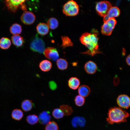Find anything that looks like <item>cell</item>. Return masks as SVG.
I'll use <instances>...</instances> for the list:
<instances>
[{
	"label": "cell",
	"instance_id": "obj_35",
	"mask_svg": "<svg viewBox=\"0 0 130 130\" xmlns=\"http://www.w3.org/2000/svg\"></svg>",
	"mask_w": 130,
	"mask_h": 130
},
{
	"label": "cell",
	"instance_id": "obj_22",
	"mask_svg": "<svg viewBox=\"0 0 130 130\" xmlns=\"http://www.w3.org/2000/svg\"><path fill=\"white\" fill-rule=\"evenodd\" d=\"M23 116V113L20 109H14L12 112V117L13 119L15 120L19 121L21 120Z\"/></svg>",
	"mask_w": 130,
	"mask_h": 130
},
{
	"label": "cell",
	"instance_id": "obj_31",
	"mask_svg": "<svg viewBox=\"0 0 130 130\" xmlns=\"http://www.w3.org/2000/svg\"><path fill=\"white\" fill-rule=\"evenodd\" d=\"M75 104L77 106L80 107L82 106L85 102L84 98L79 95L77 96L74 99Z\"/></svg>",
	"mask_w": 130,
	"mask_h": 130
},
{
	"label": "cell",
	"instance_id": "obj_6",
	"mask_svg": "<svg viewBox=\"0 0 130 130\" xmlns=\"http://www.w3.org/2000/svg\"><path fill=\"white\" fill-rule=\"evenodd\" d=\"M112 7L111 4L107 1L98 2L96 6V10L98 14L101 16L104 17L106 15Z\"/></svg>",
	"mask_w": 130,
	"mask_h": 130
},
{
	"label": "cell",
	"instance_id": "obj_4",
	"mask_svg": "<svg viewBox=\"0 0 130 130\" xmlns=\"http://www.w3.org/2000/svg\"><path fill=\"white\" fill-rule=\"evenodd\" d=\"M30 48L32 51L40 53H43L45 49V45L42 39L36 35L31 42Z\"/></svg>",
	"mask_w": 130,
	"mask_h": 130
},
{
	"label": "cell",
	"instance_id": "obj_24",
	"mask_svg": "<svg viewBox=\"0 0 130 130\" xmlns=\"http://www.w3.org/2000/svg\"><path fill=\"white\" fill-rule=\"evenodd\" d=\"M11 42L8 38L2 37L0 39V47L3 49H8L10 46Z\"/></svg>",
	"mask_w": 130,
	"mask_h": 130
},
{
	"label": "cell",
	"instance_id": "obj_21",
	"mask_svg": "<svg viewBox=\"0 0 130 130\" xmlns=\"http://www.w3.org/2000/svg\"><path fill=\"white\" fill-rule=\"evenodd\" d=\"M10 30L11 33L13 35H19L22 32L21 26L18 24H14L10 27Z\"/></svg>",
	"mask_w": 130,
	"mask_h": 130
},
{
	"label": "cell",
	"instance_id": "obj_11",
	"mask_svg": "<svg viewBox=\"0 0 130 130\" xmlns=\"http://www.w3.org/2000/svg\"><path fill=\"white\" fill-rule=\"evenodd\" d=\"M38 117L39 123L43 125L46 124L51 118L50 113L48 111H42L39 114Z\"/></svg>",
	"mask_w": 130,
	"mask_h": 130
},
{
	"label": "cell",
	"instance_id": "obj_27",
	"mask_svg": "<svg viewBox=\"0 0 130 130\" xmlns=\"http://www.w3.org/2000/svg\"><path fill=\"white\" fill-rule=\"evenodd\" d=\"M47 24L49 28L52 29H54L58 27V22L56 18H51L48 20Z\"/></svg>",
	"mask_w": 130,
	"mask_h": 130
},
{
	"label": "cell",
	"instance_id": "obj_18",
	"mask_svg": "<svg viewBox=\"0 0 130 130\" xmlns=\"http://www.w3.org/2000/svg\"><path fill=\"white\" fill-rule=\"evenodd\" d=\"M34 106V104L31 100L26 99L24 100L21 104V107L25 112L30 111Z\"/></svg>",
	"mask_w": 130,
	"mask_h": 130
},
{
	"label": "cell",
	"instance_id": "obj_29",
	"mask_svg": "<svg viewBox=\"0 0 130 130\" xmlns=\"http://www.w3.org/2000/svg\"><path fill=\"white\" fill-rule=\"evenodd\" d=\"M52 115L54 118L57 119L61 118L65 116L63 112L59 108L54 109L53 111Z\"/></svg>",
	"mask_w": 130,
	"mask_h": 130
},
{
	"label": "cell",
	"instance_id": "obj_8",
	"mask_svg": "<svg viewBox=\"0 0 130 130\" xmlns=\"http://www.w3.org/2000/svg\"><path fill=\"white\" fill-rule=\"evenodd\" d=\"M43 53L45 56L48 59L52 61H57L59 58L58 52L55 48L49 47L45 49Z\"/></svg>",
	"mask_w": 130,
	"mask_h": 130
},
{
	"label": "cell",
	"instance_id": "obj_33",
	"mask_svg": "<svg viewBox=\"0 0 130 130\" xmlns=\"http://www.w3.org/2000/svg\"><path fill=\"white\" fill-rule=\"evenodd\" d=\"M120 82L119 79L117 75H115L113 79V83L115 86H117L119 84Z\"/></svg>",
	"mask_w": 130,
	"mask_h": 130
},
{
	"label": "cell",
	"instance_id": "obj_3",
	"mask_svg": "<svg viewBox=\"0 0 130 130\" xmlns=\"http://www.w3.org/2000/svg\"><path fill=\"white\" fill-rule=\"evenodd\" d=\"M79 10V6L76 2L73 1H69L64 5L62 11L66 16H74L77 15Z\"/></svg>",
	"mask_w": 130,
	"mask_h": 130
},
{
	"label": "cell",
	"instance_id": "obj_7",
	"mask_svg": "<svg viewBox=\"0 0 130 130\" xmlns=\"http://www.w3.org/2000/svg\"><path fill=\"white\" fill-rule=\"evenodd\" d=\"M25 0H7L4 1L5 5L10 11L15 12L18 8L24 4Z\"/></svg>",
	"mask_w": 130,
	"mask_h": 130
},
{
	"label": "cell",
	"instance_id": "obj_23",
	"mask_svg": "<svg viewBox=\"0 0 130 130\" xmlns=\"http://www.w3.org/2000/svg\"><path fill=\"white\" fill-rule=\"evenodd\" d=\"M56 65L58 69L61 70H64L67 68L68 63L66 59L61 58L57 60Z\"/></svg>",
	"mask_w": 130,
	"mask_h": 130
},
{
	"label": "cell",
	"instance_id": "obj_19",
	"mask_svg": "<svg viewBox=\"0 0 130 130\" xmlns=\"http://www.w3.org/2000/svg\"><path fill=\"white\" fill-rule=\"evenodd\" d=\"M90 88L86 85L80 86L78 89V92L79 95L84 98L87 97L90 94Z\"/></svg>",
	"mask_w": 130,
	"mask_h": 130
},
{
	"label": "cell",
	"instance_id": "obj_34",
	"mask_svg": "<svg viewBox=\"0 0 130 130\" xmlns=\"http://www.w3.org/2000/svg\"><path fill=\"white\" fill-rule=\"evenodd\" d=\"M126 61L127 64L130 66V54L126 58Z\"/></svg>",
	"mask_w": 130,
	"mask_h": 130
},
{
	"label": "cell",
	"instance_id": "obj_14",
	"mask_svg": "<svg viewBox=\"0 0 130 130\" xmlns=\"http://www.w3.org/2000/svg\"><path fill=\"white\" fill-rule=\"evenodd\" d=\"M85 120L84 118L79 117H73L71 121V123L72 126L76 127L78 126L81 127L84 126Z\"/></svg>",
	"mask_w": 130,
	"mask_h": 130
},
{
	"label": "cell",
	"instance_id": "obj_28",
	"mask_svg": "<svg viewBox=\"0 0 130 130\" xmlns=\"http://www.w3.org/2000/svg\"><path fill=\"white\" fill-rule=\"evenodd\" d=\"M61 39L62 41L61 46L63 48H64L68 46H72L73 43L68 37L66 36H62Z\"/></svg>",
	"mask_w": 130,
	"mask_h": 130
},
{
	"label": "cell",
	"instance_id": "obj_32",
	"mask_svg": "<svg viewBox=\"0 0 130 130\" xmlns=\"http://www.w3.org/2000/svg\"><path fill=\"white\" fill-rule=\"evenodd\" d=\"M49 87L52 90H55L57 87V85L56 83L54 81H50L49 82Z\"/></svg>",
	"mask_w": 130,
	"mask_h": 130
},
{
	"label": "cell",
	"instance_id": "obj_9",
	"mask_svg": "<svg viewBox=\"0 0 130 130\" xmlns=\"http://www.w3.org/2000/svg\"><path fill=\"white\" fill-rule=\"evenodd\" d=\"M117 101V104L121 108L127 109L130 106V98L127 95H119Z\"/></svg>",
	"mask_w": 130,
	"mask_h": 130
},
{
	"label": "cell",
	"instance_id": "obj_30",
	"mask_svg": "<svg viewBox=\"0 0 130 130\" xmlns=\"http://www.w3.org/2000/svg\"><path fill=\"white\" fill-rule=\"evenodd\" d=\"M58 130V125L54 121H50L46 124L45 128V130Z\"/></svg>",
	"mask_w": 130,
	"mask_h": 130
},
{
	"label": "cell",
	"instance_id": "obj_25",
	"mask_svg": "<svg viewBox=\"0 0 130 130\" xmlns=\"http://www.w3.org/2000/svg\"><path fill=\"white\" fill-rule=\"evenodd\" d=\"M59 108L62 111L65 116H70L73 113V110L71 107L67 105H62L60 106Z\"/></svg>",
	"mask_w": 130,
	"mask_h": 130
},
{
	"label": "cell",
	"instance_id": "obj_13",
	"mask_svg": "<svg viewBox=\"0 0 130 130\" xmlns=\"http://www.w3.org/2000/svg\"><path fill=\"white\" fill-rule=\"evenodd\" d=\"M84 68L85 71L87 73L93 74L96 72L97 67L95 62L91 61H89L85 64Z\"/></svg>",
	"mask_w": 130,
	"mask_h": 130
},
{
	"label": "cell",
	"instance_id": "obj_15",
	"mask_svg": "<svg viewBox=\"0 0 130 130\" xmlns=\"http://www.w3.org/2000/svg\"><path fill=\"white\" fill-rule=\"evenodd\" d=\"M49 28L47 24L44 23L39 24L36 27L37 32L40 35H45L47 34L49 31Z\"/></svg>",
	"mask_w": 130,
	"mask_h": 130
},
{
	"label": "cell",
	"instance_id": "obj_12",
	"mask_svg": "<svg viewBox=\"0 0 130 130\" xmlns=\"http://www.w3.org/2000/svg\"><path fill=\"white\" fill-rule=\"evenodd\" d=\"M119 9L116 6L112 7L110 9L107 14L104 17L103 21L104 22L110 18L118 16L120 15Z\"/></svg>",
	"mask_w": 130,
	"mask_h": 130
},
{
	"label": "cell",
	"instance_id": "obj_10",
	"mask_svg": "<svg viewBox=\"0 0 130 130\" xmlns=\"http://www.w3.org/2000/svg\"><path fill=\"white\" fill-rule=\"evenodd\" d=\"M21 19V21L24 24L29 25L32 24L34 22L35 17L32 12L25 11L22 14Z\"/></svg>",
	"mask_w": 130,
	"mask_h": 130
},
{
	"label": "cell",
	"instance_id": "obj_16",
	"mask_svg": "<svg viewBox=\"0 0 130 130\" xmlns=\"http://www.w3.org/2000/svg\"><path fill=\"white\" fill-rule=\"evenodd\" d=\"M39 66L42 71L46 72L51 69L52 67V64L49 61L47 60H44L40 62Z\"/></svg>",
	"mask_w": 130,
	"mask_h": 130
},
{
	"label": "cell",
	"instance_id": "obj_5",
	"mask_svg": "<svg viewBox=\"0 0 130 130\" xmlns=\"http://www.w3.org/2000/svg\"><path fill=\"white\" fill-rule=\"evenodd\" d=\"M116 23V20L114 18H109L104 22L101 27L102 33L106 35H110Z\"/></svg>",
	"mask_w": 130,
	"mask_h": 130
},
{
	"label": "cell",
	"instance_id": "obj_1",
	"mask_svg": "<svg viewBox=\"0 0 130 130\" xmlns=\"http://www.w3.org/2000/svg\"><path fill=\"white\" fill-rule=\"evenodd\" d=\"M81 43L88 49L86 52L82 53L92 56L101 52L98 49V37L95 33L88 32L83 33L79 39Z\"/></svg>",
	"mask_w": 130,
	"mask_h": 130
},
{
	"label": "cell",
	"instance_id": "obj_20",
	"mask_svg": "<svg viewBox=\"0 0 130 130\" xmlns=\"http://www.w3.org/2000/svg\"><path fill=\"white\" fill-rule=\"evenodd\" d=\"M13 44L17 47H20L23 45L24 42L23 38L19 35H13L11 37Z\"/></svg>",
	"mask_w": 130,
	"mask_h": 130
},
{
	"label": "cell",
	"instance_id": "obj_26",
	"mask_svg": "<svg viewBox=\"0 0 130 130\" xmlns=\"http://www.w3.org/2000/svg\"><path fill=\"white\" fill-rule=\"evenodd\" d=\"M26 120L28 124L33 125L38 123L39 118L35 114H32L26 117Z\"/></svg>",
	"mask_w": 130,
	"mask_h": 130
},
{
	"label": "cell",
	"instance_id": "obj_2",
	"mask_svg": "<svg viewBox=\"0 0 130 130\" xmlns=\"http://www.w3.org/2000/svg\"><path fill=\"white\" fill-rule=\"evenodd\" d=\"M129 116V113L122 109L114 107L109 110L106 120L108 124H111L120 123L126 122Z\"/></svg>",
	"mask_w": 130,
	"mask_h": 130
},
{
	"label": "cell",
	"instance_id": "obj_17",
	"mask_svg": "<svg viewBox=\"0 0 130 130\" xmlns=\"http://www.w3.org/2000/svg\"><path fill=\"white\" fill-rule=\"evenodd\" d=\"M79 79L76 77H72L69 80L68 85L71 89L75 90L77 89L80 84Z\"/></svg>",
	"mask_w": 130,
	"mask_h": 130
}]
</instances>
